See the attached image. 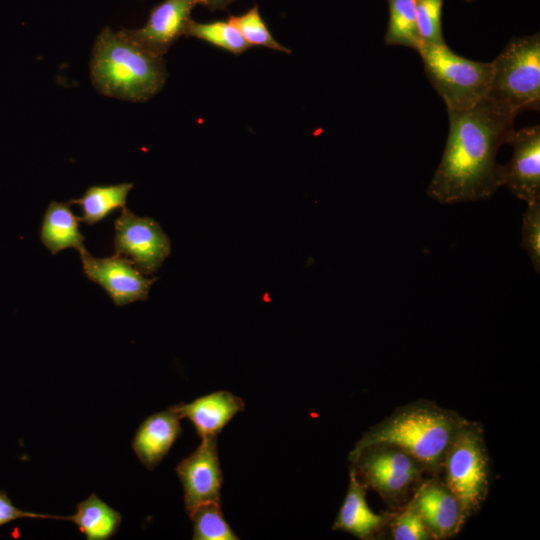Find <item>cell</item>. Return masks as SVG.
<instances>
[{"label":"cell","instance_id":"obj_1","mask_svg":"<svg viewBox=\"0 0 540 540\" xmlns=\"http://www.w3.org/2000/svg\"><path fill=\"white\" fill-rule=\"evenodd\" d=\"M449 132L441 161L427 187L440 204L489 199L500 187L496 155L514 131L517 114L488 98L465 111H448Z\"/></svg>","mask_w":540,"mask_h":540},{"label":"cell","instance_id":"obj_2","mask_svg":"<svg viewBox=\"0 0 540 540\" xmlns=\"http://www.w3.org/2000/svg\"><path fill=\"white\" fill-rule=\"evenodd\" d=\"M465 418L435 402L417 400L396 408L356 442L349 457L375 443L396 445L438 474L445 452Z\"/></svg>","mask_w":540,"mask_h":540},{"label":"cell","instance_id":"obj_3","mask_svg":"<svg viewBox=\"0 0 540 540\" xmlns=\"http://www.w3.org/2000/svg\"><path fill=\"white\" fill-rule=\"evenodd\" d=\"M90 67L99 93L133 102L150 99L167 77L163 57L136 42L126 29L113 32L107 27L98 35Z\"/></svg>","mask_w":540,"mask_h":540},{"label":"cell","instance_id":"obj_4","mask_svg":"<svg viewBox=\"0 0 540 540\" xmlns=\"http://www.w3.org/2000/svg\"><path fill=\"white\" fill-rule=\"evenodd\" d=\"M424 72L447 111L469 110L485 100L493 75L492 62H478L453 52L446 43L423 44L418 50Z\"/></svg>","mask_w":540,"mask_h":540},{"label":"cell","instance_id":"obj_5","mask_svg":"<svg viewBox=\"0 0 540 540\" xmlns=\"http://www.w3.org/2000/svg\"><path fill=\"white\" fill-rule=\"evenodd\" d=\"M440 472L466 517L478 512L487 498L490 482L489 455L481 423L464 420L445 452Z\"/></svg>","mask_w":540,"mask_h":540},{"label":"cell","instance_id":"obj_6","mask_svg":"<svg viewBox=\"0 0 540 540\" xmlns=\"http://www.w3.org/2000/svg\"><path fill=\"white\" fill-rule=\"evenodd\" d=\"M488 99L517 115L540 107V36L513 37L492 61Z\"/></svg>","mask_w":540,"mask_h":540},{"label":"cell","instance_id":"obj_7","mask_svg":"<svg viewBox=\"0 0 540 540\" xmlns=\"http://www.w3.org/2000/svg\"><path fill=\"white\" fill-rule=\"evenodd\" d=\"M359 482L394 504L418 487L426 468L408 452L390 443H375L349 457Z\"/></svg>","mask_w":540,"mask_h":540},{"label":"cell","instance_id":"obj_8","mask_svg":"<svg viewBox=\"0 0 540 540\" xmlns=\"http://www.w3.org/2000/svg\"><path fill=\"white\" fill-rule=\"evenodd\" d=\"M116 255L129 259L143 274L155 273L169 256L171 244L160 224L124 207L114 223Z\"/></svg>","mask_w":540,"mask_h":540},{"label":"cell","instance_id":"obj_9","mask_svg":"<svg viewBox=\"0 0 540 540\" xmlns=\"http://www.w3.org/2000/svg\"><path fill=\"white\" fill-rule=\"evenodd\" d=\"M85 276L99 284L116 306L145 301L157 278H146L127 258L114 254L97 258L83 246L78 250Z\"/></svg>","mask_w":540,"mask_h":540},{"label":"cell","instance_id":"obj_10","mask_svg":"<svg viewBox=\"0 0 540 540\" xmlns=\"http://www.w3.org/2000/svg\"><path fill=\"white\" fill-rule=\"evenodd\" d=\"M176 472L183 486L188 516L202 504L221 503L223 475L217 437L202 438L198 447L178 463Z\"/></svg>","mask_w":540,"mask_h":540},{"label":"cell","instance_id":"obj_11","mask_svg":"<svg viewBox=\"0 0 540 540\" xmlns=\"http://www.w3.org/2000/svg\"><path fill=\"white\" fill-rule=\"evenodd\" d=\"M508 144L513 154L509 163L499 164L500 187L527 204L540 202V125L514 130Z\"/></svg>","mask_w":540,"mask_h":540},{"label":"cell","instance_id":"obj_12","mask_svg":"<svg viewBox=\"0 0 540 540\" xmlns=\"http://www.w3.org/2000/svg\"><path fill=\"white\" fill-rule=\"evenodd\" d=\"M411 502L433 539L457 535L467 520L456 496L439 479L421 483Z\"/></svg>","mask_w":540,"mask_h":540},{"label":"cell","instance_id":"obj_13","mask_svg":"<svg viewBox=\"0 0 540 540\" xmlns=\"http://www.w3.org/2000/svg\"><path fill=\"white\" fill-rule=\"evenodd\" d=\"M201 0H166L154 7L147 23L127 33L151 53L163 57L184 33L191 10Z\"/></svg>","mask_w":540,"mask_h":540},{"label":"cell","instance_id":"obj_14","mask_svg":"<svg viewBox=\"0 0 540 540\" xmlns=\"http://www.w3.org/2000/svg\"><path fill=\"white\" fill-rule=\"evenodd\" d=\"M171 408L193 424L200 438L217 437L232 418L245 408L243 400L229 391H216Z\"/></svg>","mask_w":540,"mask_h":540},{"label":"cell","instance_id":"obj_15","mask_svg":"<svg viewBox=\"0 0 540 540\" xmlns=\"http://www.w3.org/2000/svg\"><path fill=\"white\" fill-rule=\"evenodd\" d=\"M180 420L178 414L169 407L147 417L136 430L132 449L148 470L157 467L180 436Z\"/></svg>","mask_w":540,"mask_h":540},{"label":"cell","instance_id":"obj_16","mask_svg":"<svg viewBox=\"0 0 540 540\" xmlns=\"http://www.w3.org/2000/svg\"><path fill=\"white\" fill-rule=\"evenodd\" d=\"M366 488L359 482L350 468L349 486L333 524L334 530H341L360 539H370L386 522V517L374 513L366 502Z\"/></svg>","mask_w":540,"mask_h":540},{"label":"cell","instance_id":"obj_17","mask_svg":"<svg viewBox=\"0 0 540 540\" xmlns=\"http://www.w3.org/2000/svg\"><path fill=\"white\" fill-rule=\"evenodd\" d=\"M80 222V217L73 213L70 204L51 201L40 228L41 242L53 255L68 248L78 251L84 246L85 240L80 232Z\"/></svg>","mask_w":540,"mask_h":540},{"label":"cell","instance_id":"obj_18","mask_svg":"<svg viewBox=\"0 0 540 540\" xmlns=\"http://www.w3.org/2000/svg\"><path fill=\"white\" fill-rule=\"evenodd\" d=\"M65 520L77 525L88 540H108L117 532L122 516L97 495L91 494L79 502L76 513Z\"/></svg>","mask_w":540,"mask_h":540},{"label":"cell","instance_id":"obj_19","mask_svg":"<svg viewBox=\"0 0 540 540\" xmlns=\"http://www.w3.org/2000/svg\"><path fill=\"white\" fill-rule=\"evenodd\" d=\"M132 188L133 184L127 182L93 185L88 187L81 197L71 199L67 203L79 205L82 211L81 222L93 225L105 219L115 209H123Z\"/></svg>","mask_w":540,"mask_h":540},{"label":"cell","instance_id":"obj_20","mask_svg":"<svg viewBox=\"0 0 540 540\" xmlns=\"http://www.w3.org/2000/svg\"><path fill=\"white\" fill-rule=\"evenodd\" d=\"M387 45H401L419 50L423 45L416 18L415 0H388Z\"/></svg>","mask_w":540,"mask_h":540},{"label":"cell","instance_id":"obj_21","mask_svg":"<svg viewBox=\"0 0 540 540\" xmlns=\"http://www.w3.org/2000/svg\"><path fill=\"white\" fill-rule=\"evenodd\" d=\"M183 35L204 40L234 54H240L250 47L229 21L198 23L190 18Z\"/></svg>","mask_w":540,"mask_h":540},{"label":"cell","instance_id":"obj_22","mask_svg":"<svg viewBox=\"0 0 540 540\" xmlns=\"http://www.w3.org/2000/svg\"><path fill=\"white\" fill-rule=\"evenodd\" d=\"M189 517L193 523L194 540L239 539L223 517L221 503L210 502L198 506Z\"/></svg>","mask_w":540,"mask_h":540},{"label":"cell","instance_id":"obj_23","mask_svg":"<svg viewBox=\"0 0 540 540\" xmlns=\"http://www.w3.org/2000/svg\"><path fill=\"white\" fill-rule=\"evenodd\" d=\"M228 21L237 28L250 46H263L280 52L290 53L288 48L281 45L272 36L260 16L257 5L242 15L230 16Z\"/></svg>","mask_w":540,"mask_h":540},{"label":"cell","instance_id":"obj_24","mask_svg":"<svg viewBox=\"0 0 540 540\" xmlns=\"http://www.w3.org/2000/svg\"><path fill=\"white\" fill-rule=\"evenodd\" d=\"M444 0H415L417 25L423 44H444L442 7Z\"/></svg>","mask_w":540,"mask_h":540},{"label":"cell","instance_id":"obj_25","mask_svg":"<svg viewBox=\"0 0 540 540\" xmlns=\"http://www.w3.org/2000/svg\"><path fill=\"white\" fill-rule=\"evenodd\" d=\"M520 247L528 254L534 270L540 272V202L528 204L522 216Z\"/></svg>","mask_w":540,"mask_h":540},{"label":"cell","instance_id":"obj_26","mask_svg":"<svg viewBox=\"0 0 540 540\" xmlns=\"http://www.w3.org/2000/svg\"><path fill=\"white\" fill-rule=\"evenodd\" d=\"M394 540H429L433 539L415 510L411 500L392 524Z\"/></svg>","mask_w":540,"mask_h":540},{"label":"cell","instance_id":"obj_27","mask_svg":"<svg viewBox=\"0 0 540 540\" xmlns=\"http://www.w3.org/2000/svg\"><path fill=\"white\" fill-rule=\"evenodd\" d=\"M22 518H53L65 520L63 516H52L24 511L17 508L7 494L0 491V526Z\"/></svg>","mask_w":540,"mask_h":540},{"label":"cell","instance_id":"obj_28","mask_svg":"<svg viewBox=\"0 0 540 540\" xmlns=\"http://www.w3.org/2000/svg\"><path fill=\"white\" fill-rule=\"evenodd\" d=\"M234 0H201V5L208 7L211 10H220L226 8Z\"/></svg>","mask_w":540,"mask_h":540}]
</instances>
